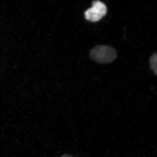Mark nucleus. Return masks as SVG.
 Segmentation results:
<instances>
[{
	"mask_svg": "<svg viewBox=\"0 0 157 157\" xmlns=\"http://www.w3.org/2000/svg\"><path fill=\"white\" fill-rule=\"evenodd\" d=\"M91 58L100 63H109L116 58L117 54L114 48L106 45H98L91 50Z\"/></svg>",
	"mask_w": 157,
	"mask_h": 157,
	"instance_id": "obj_1",
	"label": "nucleus"
},
{
	"mask_svg": "<svg viewBox=\"0 0 157 157\" xmlns=\"http://www.w3.org/2000/svg\"><path fill=\"white\" fill-rule=\"evenodd\" d=\"M107 12V7L104 3L99 1H94L92 8L85 12V16L88 20L96 22L102 19Z\"/></svg>",
	"mask_w": 157,
	"mask_h": 157,
	"instance_id": "obj_2",
	"label": "nucleus"
},
{
	"mask_svg": "<svg viewBox=\"0 0 157 157\" xmlns=\"http://www.w3.org/2000/svg\"><path fill=\"white\" fill-rule=\"evenodd\" d=\"M151 69L155 75L157 76V52L154 53L151 56L149 60Z\"/></svg>",
	"mask_w": 157,
	"mask_h": 157,
	"instance_id": "obj_3",
	"label": "nucleus"
},
{
	"mask_svg": "<svg viewBox=\"0 0 157 157\" xmlns=\"http://www.w3.org/2000/svg\"><path fill=\"white\" fill-rule=\"evenodd\" d=\"M61 157H73L71 155H70L65 154L64 155H63Z\"/></svg>",
	"mask_w": 157,
	"mask_h": 157,
	"instance_id": "obj_4",
	"label": "nucleus"
}]
</instances>
